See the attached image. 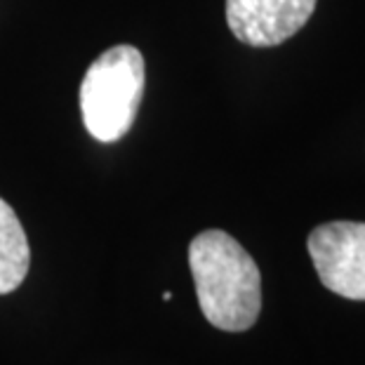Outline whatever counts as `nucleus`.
<instances>
[{"instance_id":"1","label":"nucleus","mask_w":365,"mask_h":365,"mask_svg":"<svg viewBox=\"0 0 365 365\" xmlns=\"http://www.w3.org/2000/svg\"><path fill=\"white\" fill-rule=\"evenodd\" d=\"M189 267L205 321L224 332H243L262 312V274L234 236L207 229L189 245Z\"/></svg>"},{"instance_id":"2","label":"nucleus","mask_w":365,"mask_h":365,"mask_svg":"<svg viewBox=\"0 0 365 365\" xmlns=\"http://www.w3.org/2000/svg\"><path fill=\"white\" fill-rule=\"evenodd\" d=\"M146 66L135 45H115L92 61L81 83V113L97 142L128 135L144 97Z\"/></svg>"},{"instance_id":"3","label":"nucleus","mask_w":365,"mask_h":365,"mask_svg":"<svg viewBox=\"0 0 365 365\" xmlns=\"http://www.w3.org/2000/svg\"><path fill=\"white\" fill-rule=\"evenodd\" d=\"M321 283L344 299L365 302V224L328 222L307 240Z\"/></svg>"},{"instance_id":"4","label":"nucleus","mask_w":365,"mask_h":365,"mask_svg":"<svg viewBox=\"0 0 365 365\" xmlns=\"http://www.w3.org/2000/svg\"><path fill=\"white\" fill-rule=\"evenodd\" d=\"M316 0H227V24L240 43L274 48L309 21Z\"/></svg>"},{"instance_id":"5","label":"nucleus","mask_w":365,"mask_h":365,"mask_svg":"<svg viewBox=\"0 0 365 365\" xmlns=\"http://www.w3.org/2000/svg\"><path fill=\"white\" fill-rule=\"evenodd\" d=\"M31 267V247L17 212L0 198V294L24 283Z\"/></svg>"}]
</instances>
